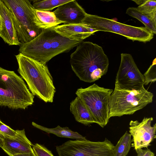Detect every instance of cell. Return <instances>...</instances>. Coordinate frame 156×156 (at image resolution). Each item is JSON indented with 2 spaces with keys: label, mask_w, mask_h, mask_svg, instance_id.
I'll use <instances>...</instances> for the list:
<instances>
[{
  "label": "cell",
  "mask_w": 156,
  "mask_h": 156,
  "mask_svg": "<svg viewBox=\"0 0 156 156\" xmlns=\"http://www.w3.org/2000/svg\"><path fill=\"white\" fill-rule=\"evenodd\" d=\"M72 69L79 79L93 82L107 72L109 62L102 48L90 41H82L70 56Z\"/></svg>",
  "instance_id": "6da1fadb"
},
{
  "label": "cell",
  "mask_w": 156,
  "mask_h": 156,
  "mask_svg": "<svg viewBox=\"0 0 156 156\" xmlns=\"http://www.w3.org/2000/svg\"><path fill=\"white\" fill-rule=\"evenodd\" d=\"M83 41L64 37L50 28L43 30L32 41L20 45L19 51L24 55L46 63L53 57L68 52Z\"/></svg>",
  "instance_id": "7a4b0ae2"
},
{
  "label": "cell",
  "mask_w": 156,
  "mask_h": 156,
  "mask_svg": "<svg viewBox=\"0 0 156 156\" xmlns=\"http://www.w3.org/2000/svg\"><path fill=\"white\" fill-rule=\"evenodd\" d=\"M15 56L18 72L31 93L45 102H52L56 90L46 64L21 53Z\"/></svg>",
  "instance_id": "3957f363"
},
{
  "label": "cell",
  "mask_w": 156,
  "mask_h": 156,
  "mask_svg": "<svg viewBox=\"0 0 156 156\" xmlns=\"http://www.w3.org/2000/svg\"><path fill=\"white\" fill-rule=\"evenodd\" d=\"M34 98L21 77L0 67V106L25 109L33 104Z\"/></svg>",
  "instance_id": "277c9868"
},
{
  "label": "cell",
  "mask_w": 156,
  "mask_h": 156,
  "mask_svg": "<svg viewBox=\"0 0 156 156\" xmlns=\"http://www.w3.org/2000/svg\"><path fill=\"white\" fill-rule=\"evenodd\" d=\"M153 97V94L144 87L129 89L115 83L110 98V118L132 115L152 103Z\"/></svg>",
  "instance_id": "5b68a950"
},
{
  "label": "cell",
  "mask_w": 156,
  "mask_h": 156,
  "mask_svg": "<svg viewBox=\"0 0 156 156\" xmlns=\"http://www.w3.org/2000/svg\"><path fill=\"white\" fill-rule=\"evenodd\" d=\"M113 91L94 83L86 88H79L75 93L90 112L94 122L102 128L110 119L109 103Z\"/></svg>",
  "instance_id": "8992f818"
},
{
  "label": "cell",
  "mask_w": 156,
  "mask_h": 156,
  "mask_svg": "<svg viewBox=\"0 0 156 156\" xmlns=\"http://www.w3.org/2000/svg\"><path fill=\"white\" fill-rule=\"evenodd\" d=\"M81 23L98 31L108 32L121 35L134 41H150L154 34L145 27H136L120 23L96 15L87 13Z\"/></svg>",
  "instance_id": "52a82bcc"
},
{
  "label": "cell",
  "mask_w": 156,
  "mask_h": 156,
  "mask_svg": "<svg viewBox=\"0 0 156 156\" xmlns=\"http://www.w3.org/2000/svg\"><path fill=\"white\" fill-rule=\"evenodd\" d=\"M10 11L18 37L21 43L29 42L38 36L42 30L34 20L32 5L28 0H2Z\"/></svg>",
  "instance_id": "ba28073f"
},
{
  "label": "cell",
  "mask_w": 156,
  "mask_h": 156,
  "mask_svg": "<svg viewBox=\"0 0 156 156\" xmlns=\"http://www.w3.org/2000/svg\"><path fill=\"white\" fill-rule=\"evenodd\" d=\"M114 146L107 138L103 141L69 140L56 147L58 156H112Z\"/></svg>",
  "instance_id": "9c48e42d"
},
{
  "label": "cell",
  "mask_w": 156,
  "mask_h": 156,
  "mask_svg": "<svg viewBox=\"0 0 156 156\" xmlns=\"http://www.w3.org/2000/svg\"><path fill=\"white\" fill-rule=\"evenodd\" d=\"M115 83L126 88L136 90L144 87V78L131 55L122 53Z\"/></svg>",
  "instance_id": "30bf717a"
},
{
  "label": "cell",
  "mask_w": 156,
  "mask_h": 156,
  "mask_svg": "<svg viewBox=\"0 0 156 156\" xmlns=\"http://www.w3.org/2000/svg\"><path fill=\"white\" fill-rule=\"evenodd\" d=\"M152 117H144L140 122L131 120L129 123V132L133 137L131 147L137 148H147L156 138V124L153 126Z\"/></svg>",
  "instance_id": "8fae6325"
},
{
  "label": "cell",
  "mask_w": 156,
  "mask_h": 156,
  "mask_svg": "<svg viewBox=\"0 0 156 156\" xmlns=\"http://www.w3.org/2000/svg\"><path fill=\"white\" fill-rule=\"evenodd\" d=\"M16 130L17 134L15 136L1 137L3 141L2 148L9 156L32 152L33 144L27 137L25 129Z\"/></svg>",
  "instance_id": "7c38bea8"
},
{
  "label": "cell",
  "mask_w": 156,
  "mask_h": 156,
  "mask_svg": "<svg viewBox=\"0 0 156 156\" xmlns=\"http://www.w3.org/2000/svg\"><path fill=\"white\" fill-rule=\"evenodd\" d=\"M0 37L9 45H19V41L12 14L2 0H0Z\"/></svg>",
  "instance_id": "4fadbf2b"
},
{
  "label": "cell",
  "mask_w": 156,
  "mask_h": 156,
  "mask_svg": "<svg viewBox=\"0 0 156 156\" xmlns=\"http://www.w3.org/2000/svg\"><path fill=\"white\" fill-rule=\"evenodd\" d=\"M53 12L64 24L81 23L87 14L76 1L73 0L59 6Z\"/></svg>",
  "instance_id": "5bb4252c"
},
{
  "label": "cell",
  "mask_w": 156,
  "mask_h": 156,
  "mask_svg": "<svg viewBox=\"0 0 156 156\" xmlns=\"http://www.w3.org/2000/svg\"><path fill=\"white\" fill-rule=\"evenodd\" d=\"M58 33L66 38L83 41L98 31L82 23L63 24L54 28Z\"/></svg>",
  "instance_id": "9a60e30c"
},
{
  "label": "cell",
  "mask_w": 156,
  "mask_h": 156,
  "mask_svg": "<svg viewBox=\"0 0 156 156\" xmlns=\"http://www.w3.org/2000/svg\"><path fill=\"white\" fill-rule=\"evenodd\" d=\"M32 12L35 24L42 30L53 28L62 23L56 18L53 12L39 10L33 7Z\"/></svg>",
  "instance_id": "2e32d148"
},
{
  "label": "cell",
  "mask_w": 156,
  "mask_h": 156,
  "mask_svg": "<svg viewBox=\"0 0 156 156\" xmlns=\"http://www.w3.org/2000/svg\"><path fill=\"white\" fill-rule=\"evenodd\" d=\"M70 110L77 122L86 126L94 123L90 112L78 97L70 102Z\"/></svg>",
  "instance_id": "e0dca14e"
},
{
  "label": "cell",
  "mask_w": 156,
  "mask_h": 156,
  "mask_svg": "<svg viewBox=\"0 0 156 156\" xmlns=\"http://www.w3.org/2000/svg\"><path fill=\"white\" fill-rule=\"evenodd\" d=\"M32 125L35 127L48 133H52L58 136L75 139L78 140H85L87 139L78 132L72 131L67 127H62L58 126L54 128H49L39 125L34 122Z\"/></svg>",
  "instance_id": "ac0fdd59"
},
{
  "label": "cell",
  "mask_w": 156,
  "mask_h": 156,
  "mask_svg": "<svg viewBox=\"0 0 156 156\" xmlns=\"http://www.w3.org/2000/svg\"><path fill=\"white\" fill-rule=\"evenodd\" d=\"M126 13L142 23L145 27L154 34H156V20L140 11L137 7H129Z\"/></svg>",
  "instance_id": "d6986e66"
},
{
  "label": "cell",
  "mask_w": 156,
  "mask_h": 156,
  "mask_svg": "<svg viewBox=\"0 0 156 156\" xmlns=\"http://www.w3.org/2000/svg\"><path fill=\"white\" fill-rule=\"evenodd\" d=\"M131 136L126 131L120 138L113 149L112 156H126L131 147Z\"/></svg>",
  "instance_id": "ffe728a7"
},
{
  "label": "cell",
  "mask_w": 156,
  "mask_h": 156,
  "mask_svg": "<svg viewBox=\"0 0 156 156\" xmlns=\"http://www.w3.org/2000/svg\"><path fill=\"white\" fill-rule=\"evenodd\" d=\"M72 0H33L34 8L39 10L50 11Z\"/></svg>",
  "instance_id": "44dd1931"
},
{
  "label": "cell",
  "mask_w": 156,
  "mask_h": 156,
  "mask_svg": "<svg viewBox=\"0 0 156 156\" xmlns=\"http://www.w3.org/2000/svg\"><path fill=\"white\" fill-rule=\"evenodd\" d=\"M137 7L140 12L156 20V0H140Z\"/></svg>",
  "instance_id": "7402d4cb"
},
{
  "label": "cell",
  "mask_w": 156,
  "mask_h": 156,
  "mask_svg": "<svg viewBox=\"0 0 156 156\" xmlns=\"http://www.w3.org/2000/svg\"><path fill=\"white\" fill-rule=\"evenodd\" d=\"M144 78V85L155 82L156 80V58L153 60L152 64L143 75Z\"/></svg>",
  "instance_id": "603a6c76"
},
{
  "label": "cell",
  "mask_w": 156,
  "mask_h": 156,
  "mask_svg": "<svg viewBox=\"0 0 156 156\" xmlns=\"http://www.w3.org/2000/svg\"><path fill=\"white\" fill-rule=\"evenodd\" d=\"M32 149L36 156H54L51 151L38 144L33 145Z\"/></svg>",
  "instance_id": "cb8c5ba5"
},
{
  "label": "cell",
  "mask_w": 156,
  "mask_h": 156,
  "mask_svg": "<svg viewBox=\"0 0 156 156\" xmlns=\"http://www.w3.org/2000/svg\"><path fill=\"white\" fill-rule=\"evenodd\" d=\"M16 134V130L12 129L0 120V137L1 138L3 136H15Z\"/></svg>",
  "instance_id": "d4e9b609"
},
{
  "label": "cell",
  "mask_w": 156,
  "mask_h": 156,
  "mask_svg": "<svg viewBox=\"0 0 156 156\" xmlns=\"http://www.w3.org/2000/svg\"><path fill=\"white\" fill-rule=\"evenodd\" d=\"M136 151L137 156H154V153L148 149L143 150L140 148L136 149Z\"/></svg>",
  "instance_id": "484cf974"
},
{
  "label": "cell",
  "mask_w": 156,
  "mask_h": 156,
  "mask_svg": "<svg viewBox=\"0 0 156 156\" xmlns=\"http://www.w3.org/2000/svg\"><path fill=\"white\" fill-rule=\"evenodd\" d=\"M11 156H36L33 151L31 152L13 155Z\"/></svg>",
  "instance_id": "4316f807"
},
{
  "label": "cell",
  "mask_w": 156,
  "mask_h": 156,
  "mask_svg": "<svg viewBox=\"0 0 156 156\" xmlns=\"http://www.w3.org/2000/svg\"><path fill=\"white\" fill-rule=\"evenodd\" d=\"M3 146V141L2 139L0 137V147L2 148Z\"/></svg>",
  "instance_id": "83f0119b"
},
{
  "label": "cell",
  "mask_w": 156,
  "mask_h": 156,
  "mask_svg": "<svg viewBox=\"0 0 156 156\" xmlns=\"http://www.w3.org/2000/svg\"><path fill=\"white\" fill-rule=\"evenodd\" d=\"M0 27H1V20H0Z\"/></svg>",
  "instance_id": "f1b7e54d"
},
{
  "label": "cell",
  "mask_w": 156,
  "mask_h": 156,
  "mask_svg": "<svg viewBox=\"0 0 156 156\" xmlns=\"http://www.w3.org/2000/svg\"></svg>",
  "instance_id": "f546056e"
}]
</instances>
